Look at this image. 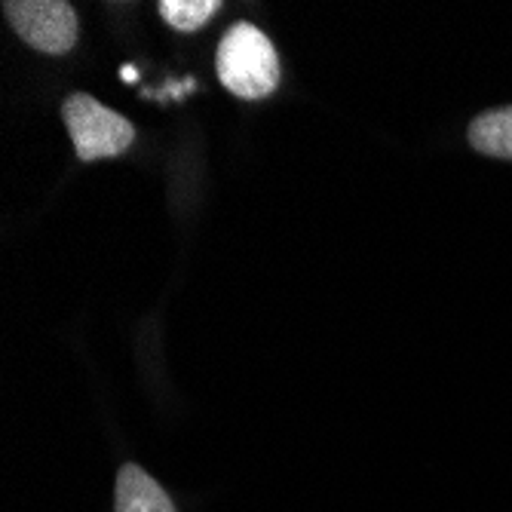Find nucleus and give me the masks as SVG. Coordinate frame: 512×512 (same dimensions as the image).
<instances>
[{
    "label": "nucleus",
    "mask_w": 512,
    "mask_h": 512,
    "mask_svg": "<svg viewBox=\"0 0 512 512\" xmlns=\"http://www.w3.org/2000/svg\"><path fill=\"white\" fill-rule=\"evenodd\" d=\"M218 80L234 96L255 102L279 86V59L264 31L249 22L230 25L215 53Z\"/></svg>",
    "instance_id": "nucleus-1"
},
{
    "label": "nucleus",
    "mask_w": 512,
    "mask_h": 512,
    "mask_svg": "<svg viewBox=\"0 0 512 512\" xmlns=\"http://www.w3.org/2000/svg\"><path fill=\"white\" fill-rule=\"evenodd\" d=\"M65 126L71 132L74 151L83 163L120 157L135 142V129L126 117L96 102L89 92H74L62 105Z\"/></svg>",
    "instance_id": "nucleus-2"
},
{
    "label": "nucleus",
    "mask_w": 512,
    "mask_h": 512,
    "mask_svg": "<svg viewBox=\"0 0 512 512\" xmlns=\"http://www.w3.org/2000/svg\"><path fill=\"white\" fill-rule=\"evenodd\" d=\"M4 16L37 53L65 56L77 43V13L65 0H7Z\"/></svg>",
    "instance_id": "nucleus-3"
},
{
    "label": "nucleus",
    "mask_w": 512,
    "mask_h": 512,
    "mask_svg": "<svg viewBox=\"0 0 512 512\" xmlns=\"http://www.w3.org/2000/svg\"><path fill=\"white\" fill-rule=\"evenodd\" d=\"M114 512H175V503L142 467L126 463L114 485Z\"/></svg>",
    "instance_id": "nucleus-4"
},
{
    "label": "nucleus",
    "mask_w": 512,
    "mask_h": 512,
    "mask_svg": "<svg viewBox=\"0 0 512 512\" xmlns=\"http://www.w3.org/2000/svg\"><path fill=\"white\" fill-rule=\"evenodd\" d=\"M470 145L485 157L512 160V108L479 114L470 123Z\"/></svg>",
    "instance_id": "nucleus-5"
},
{
    "label": "nucleus",
    "mask_w": 512,
    "mask_h": 512,
    "mask_svg": "<svg viewBox=\"0 0 512 512\" xmlns=\"http://www.w3.org/2000/svg\"><path fill=\"white\" fill-rule=\"evenodd\" d=\"M221 10L218 0H163L160 16L175 31H197Z\"/></svg>",
    "instance_id": "nucleus-6"
},
{
    "label": "nucleus",
    "mask_w": 512,
    "mask_h": 512,
    "mask_svg": "<svg viewBox=\"0 0 512 512\" xmlns=\"http://www.w3.org/2000/svg\"><path fill=\"white\" fill-rule=\"evenodd\" d=\"M135 77H138V71H135V68H123V80H129V83H132Z\"/></svg>",
    "instance_id": "nucleus-7"
}]
</instances>
